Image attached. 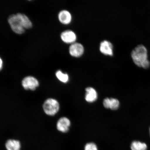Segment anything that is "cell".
<instances>
[{
	"mask_svg": "<svg viewBox=\"0 0 150 150\" xmlns=\"http://www.w3.org/2000/svg\"><path fill=\"white\" fill-rule=\"evenodd\" d=\"M131 57L134 64L138 67L148 69L150 67L148 50L143 44H139L131 52Z\"/></svg>",
	"mask_w": 150,
	"mask_h": 150,
	"instance_id": "cell-1",
	"label": "cell"
},
{
	"mask_svg": "<svg viewBox=\"0 0 150 150\" xmlns=\"http://www.w3.org/2000/svg\"><path fill=\"white\" fill-rule=\"evenodd\" d=\"M43 109L45 113L47 115L54 116L59 111V103L55 99L53 98L47 99L43 104Z\"/></svg>",
	"mask_w": 150,
	"mask_h": 150,
	"instance_id": "cell-2",
	"label": "cell"
},
{
	"mask_svg": "<svg viewBox=\"0 0 150 150\" xmlns=\"http://www.w3.org/2000/svg\"><path fill=\"white\" fill-rule=\"evenodd\" d=\"M8 23L14 33L21 34L24 32V29L17 15H12L8 18Z\"/></svg>",
	"mask_w": 150,
	"mask_h": 150,
	"instance_id": "cell-3",
	"label": "cell"
},
{
	"mask_svg": "<svg viewBox=\"0 0 150 150\" xmlns=\"http://www.w3.org/2000/svg\"><path fill=\"white\" fill-rule=\"evenodd\" d=\"M22 86L25 90L35 91L39 86V82L36 78L32 76L26 77L22 80Z\"/></svg>",
	"mask_w": 150,
	"mask_h": 150,
	"instance_id": "cell-4",
	"label": "cell"
},
{
	"mask_svg": "<svg viewBox=\"0 0 150 150\" xmlns=\"http://www.w3.org/2000/svg\"><path fill=\"white\" fill-rule=\"evenodd\" d=\"M71 125L70 120L66 117H62L58 120L56 127L57 130L63 133L67 132Z\"/></svg>",
	"mask_w": 150,
	"mask_h": 150,
	"instance_id": "cell-5",
	"label": "cell"
},
{
	"mask_svg": "<svg viewBox=\"0 0 150 150\" xmlns=\"http://www.w3.org/2000/svg\"><path fill=\"white\" fill-rule=\"evenodd\" d=\"M69 52L71 56L76 57H79L83 53L84 47L80 43H75L70 46Z\"/></svg>",
	"mask_w": 150,
	"mask_h": 150,
	"instance_id": "cell-6",
	"label": "cell"
},
{
	"mask_svg": "<svg viewBox=\"0 0 150 150\" xmlns=\"http://www.w3.org/2000/svg\"><path fill=\"white\" fill-rule=\"evenodd\" d=\"M61 38L64 42L67 43H73L76 40V35L74 32L66 30L61 33Z\"/></svg>",
	"mask_w": 150,
	"mask_h": 150,
	"instance_id": "cell-7",
	"label": "cell"
},
{
	"mask_svg": "<svg viewBox=\"0 0 150 150\" xmlns=\"http://www.w3.org/2000/svg\"><path fill=\"white\" fill-rule=\"evenodd\" d=\"M100 50L105 55L112 56L113 54L112 45L108 41L105 40L100 43Z\"/></svg>",
	"mask_w": 150,
	"mask_h": 150,
	"instance_id": "cell-8",
	"label": "cell"
},
{
	"mask_svg": "<svg viewBox=\"0 0 150 150\" xmlns=\"http://www.w3.org/2000/svg\"><path fill=\"white\" fill-rule=\"evenodd\" d=\"M86 91L85 98L87 102L91 103L96 100L98 95L94 89L92 87H88L86 88Z\"/></svg>",
	"mask_w": 150,
	"mask_h": 150,
	"instance_id": "cell-9",
	"label": "cell"
},
{
	"mask_svg": "<svg viewBox=\"0 0 150 150\" xmlns=\"http://www.w3.org/2000/svg\"><path fill=\"white\" fill-rule=\"evenodd\" d=\"M59 18L61 23L67 24L70 23L72 19V17L69 11L63 10L59 12Z\"/></svg>",
	"mask_w": 150,
	"mask_h": 150,
	"instance_id": "cell-10",
	"label": "cell"
},
{
	"mask_svg": "<svg viewBox=\"0 0 150 150\" xmlns=\"http://www.w3.org/2000/svg\"><path fill=\"white\" fill-rule=\"evenodd\" d=\"M16 15L19 18L24 29H29L32 27L33 24L31 21L26 15L20 13Z\"/></svg>",
	"mask_w": 150,
	"mask_h": 150,
	"instance_id": "cell-11",
	"label": "cell"
},
{
	"mask_svg": "<svg viewBox=\"0 0 150 150\" xmlns=\"http://www.w3.org/2000/svg\"><path fill=\"white\" fill-rule=\"evenodd\" d=\"M5 146L7 150H20L21 144L18 140L9 139L7 141Z\"/></svg>",
	"mask_w": 150,
	"mask_h": 150,
	"instance_id": "cell-12",
	"label": "cell"
},
{
	"mask_svg": "<svg viewBox=\"0 0 150 150\" xmlns=\"http://www.w3.org/2000/svg\"><path fill=\"white\" fill-rule=\"evenodd\" d=\"M131 150H147V146L144 142L138 141H134L131 144Z\"/></svg>",
	"mask_w": 150,
	"mask_h": 150,
	"instance_id": "cell-13",
	"label": "cell"
},
{
	"mask_svg": "<svg viewBox=\"0 0 150 150\" xmlns=\"http://www.w3.org/2000/svg\"><path fill=\"white\" fill-rule=\"evenodd\" d=\"M56 76L58 79L63 83H67L69 81L68 75L67 74H63L61 71H58L56 72Z\"/></svg>",
	"mask_w": 150,
	"mask_h": 150,
	"instance_id": "cell-14",
	"label": "cell"
},
{
	"mask_svg": "<svg viewBox=\"0 0 150 150\" xmlns=\"http://www.w3.org/2000/svg\"><path fill=\"white\" fill-rule=\"evenodd\" d=\"M120 102L117 99L113 98H110V108L112 110H115L119 108Z\"/></svg>",
	"mask_w": 150,
	"mask_h": 150,
	"instance_id": "cell-15",
	"label": "cell"
},
{
	"mask_svg": "<svg viewBox=\"0 0 150 150\" xmlns=\"http://www.w3.org/2000/svg\"><path fill=\"white\" fill-rule=\"evenodd\" d=\"M84 150H98V148L95 144L90 142L86 144Z\"/></svg>",
	"mask_w": 150,
	"mask_h": 150,
	"instance_id": "cell-16",
	"label": "cell"
},
{
	"mask_svg": "<svg viewBox=\"0 0 150 150\" xmlns=\"http://www.w3.org/2000/svg\"><path fill=\"white\" fill-rule=\"evenodd\" d=\"M110 98H107L103 101V105L106 108H110Z\"/></svg>",
	"mask_w": 150,
	"mask_h": 150,
	"instance_id": "cell-17",
	"label": "cell"
},
{
	"mask_svg": "<svg viewBox=\"0 0 150 150\" xmlns=\"http://www.w3.org/2000/svg\"><path fill=\"white\" fill-rule=\"evenodd\" d=\"M3 65V62L2 60L0 58V70H1L2 68Z\"/></svg>",
	"mask_w": 150,
	"mask_h": 150,
	"instance_id": "cell-18",
	"label": "cell"
},
{
	"mask_svg": "<svg viewBox=\"0 0 150 150\" xmlns=\"http://www.w3.org/2000/svg\"><path fill=\"white\" fill-rule=\"evenodd\" d=\"M149 134H150V128H149Z\"/></svg>",
	"mask_w": 150,
	"mask_h": 150,
	"instance_id": "cell-19",
	"label": "cell"
}]
</instances>
